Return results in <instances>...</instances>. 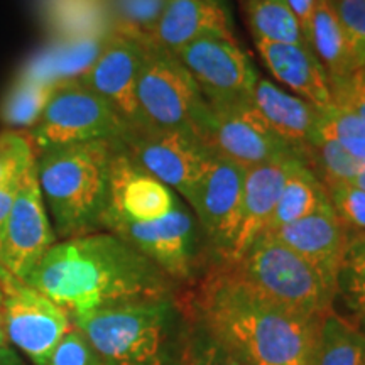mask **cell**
Returning <instances> with one entry per match:
<instances>
[{
    "instance_id": "cell-33",
    "label": "cell",
    "mask_w": 365,
    "mask_h": 365,
    "mask_svg": "<svg viewBox=\"0 0 365 365\" xmlns=\"http://www.w3.org/2000/svg\"><path fill=\"white\" fill-rule=\"evenodd\" d=\"M46 365H103V362L85 333L73 325L54 346Z\"/></svg>"
},
{
    "instance_id": "cell-2",
    "label": "cell",
    "mask_w": 365,
    "mask_h": 365,
    "mask_svg": "<svg viewBox=\"0 0 365 365\" xmlns=\"http://www.w3.org/2000/svg\"><path fill=\"white\" fill-rule=\"evenodd\" d=\"M190 312L245 365H314L318 328L274 303L230 267L215 266L186 298Z\"/></svg>"
},
{
    "instance_id": "cell-28",
    "label": "cell",
    "mask_w": 365,
    "mask_h": 365,
    "mask_svg": "<svg viewBox=\"0 0 365 365\" xmlns=\"http://www.w3.org/2000/svg\"><path fill=\"white\" fill-rule=\"evenodd\" d=\"M112 31L148 41L168 0H105Z\"/></svg>"
},
{
    "instance_id": "cell-29",
    "label": "cell",
    "mask_w": 365,
    "mask_h": 365,
    "mask_svg": "<svg viewBox=\"0 0 365 365\" xmlns=\"http://www.w3.org/2000/svg\"><path fill=\"white\" fill-rule=\"evenodd\" d=\"M36 164V150L27 132H0V186L24 176Z\"/></svg>"
},
{
    "instance_id": "cell-24",
    "label": "cell",
    "mask_w": 365,
    "mask_h": 365,
    "mask_svg": "<svg viewBox=\"0 0 365 365\" xmlns=\"http://www.w3.org/2000/svg\"><path fill=\"white\" fill-rule=\"evenodd\" d=\"M336 301L345 309L341 317L365 335V232L349 230L346 234L345 254L336 277Z\"/></svg>"
},
{
    "instance_id": "cell-11",
    "label": "cell",
    "mask_w": 365,
    "mask_h": 365,
    "mask_svg": "<svg viewBox=\"0 0 365 365\" xmlns=\"http://www.w3.org/2000/svg\"><path fill=\"white\" fill-rule=\"evenodd\" d=\"M210 107L250 103L259 75L235 39L203 38L176 54Z\"/></svg>"
},
{
    "instance_id": "cell-4",
    "label": "cell",
    "mask_w": 365,
    "mask_h": 365,
    "mask_svg": "<svg viewBox=\"0 0 365 365\" xmlns=\"http://www.w3.org/2000/svg\"><path fill=\"white\" fill-rule=\"evenodd\" d=\"M117 143L63 144L36 153V175L58 240L102 230Z\"/></svg>"
},
{
    "instance_id": "cell-25",
    "label": "cell",
    "mask_w": 365,
    "mask_h": 365,
    "mask_svg": "<svg viewBox=\"0 0 365 365\" xmlns=\"http://www.w3.org/2000/svg\"><path fill=\"white\" fill-rule=\"evenodd\" d=\"M314 365H365V335L335 309L319 322Z\"/></svg>"
},
{
    "instance_id": "cell-15",
    "label": "cell",
    "mask_w": 365,
    "mask_h": 365,
    "mask_svg": "<svg viewBox=\"0 0 365 365\" xmlns=\"http://www.w3.org/2000/svg\"><path fill=\"white\" fill-rule=\"evenodd\" d=\"M245 175V168L213 150L193 196L186 203L215 261L225 249L239 213Z\"/></svg>"
},
{
    "instance_id": "cell-23",
    "label": "cell",
    "mask_w": 365,
    "mask_h": 365,
    "mask_svg": "<svg viewBox=\"0 0 365 365\" xmlns=\"http://www.w3.org/2000/svg\"><path fill=\"white\" fill-rule=\"evenodd\" d=\"M325 200H328L325 185L319 181V178L307 163H298L282 186L281 196L266 232H276L277 228L308 217Z\"/></svg>"
},
{
    "instance_id": "cell-13",
    "label": "cell",
    "mask_w": 365,
    "mask_h": 365,
    "mask_svg": "<svg viewBox=\"0 0 365 365\" xmlns=\"http://www.w3.org/2000/svg\"><path fill=\"white\" fill-rule=\"evenodd\" d=\"M56 242L58 237L41 195L34 164L22 181L0 234V271L26 281Z\"/></svg>"
},
{
    "instance_id": "cell-27",
    "label": "cell",
    "mask_w": 365,
    "mask_h": 365,
    "mask_svg": "<svg viewBox=\"0 0 365 365\" xmlns=\"http://www.w3.org/2000/svg\"><path fill=\"white\" fill-rule=\"evenodd\" d=\"M53 86L19 75L0 103V120L12 130L31 129L39 120Z\"/></svg>"
},
{
    "instance_id": "cell-10",
    "label": "cell",
    "mask_w": 365,
    "mask_h": 365,
    "mask_svg": "<svg viewBox=\"0 0 365 365\" xmlns=\"http://www.w3.org/2000/svg\"><path fill=\"white\" fill-rule=\"evenodd\" d=\"M122 148L125 153L175 191L185 203L190 202L213 149L196 134L176 129L130 130Z\"/></svg>"
},
{
    "instance_id": "cell-35",
    "label": "cell",
    "mask_w": 365,
    "mask_h": 365,
    "mask_svg": "<svg viewBox=\"0 0 365 365\" xmlns=\"http://www.w3.org/2000/svg\"><path fill=\"white\" fill-rule=\"evenodd\" d=\"M26 175L21 178H14V180L6 182V185L0 186V234H2V228H4V225H6L7 217H9V213H11V208H12L14 202H16V196H17V193H19V188H21L22 181H24Z\"/></svg>"
},
{
    "instance_id": "cell-20",
    "label": "cell",
    "mask_w": 365,
    "mask_h": 365,
    "mask_svg": "<svg viewBox=\"0 0 365 365\" xmlns=\"http://www.w3.org/2000/svg\"><path fill=\"white\" fill-rule=\"evenodd\" d=\"M203 38L235 39L228 14L217 0H168L148 41L178 54Z\"/></svg>"
},
{
    "instance_id": "cell-16",
    "label": "cell",
    "mask_w": 365,
    "mask_h": 365,
    "mask_svg": "<svg viewBox=\"0 0 365 365\" xmlns=\"http://www.w3.org/2000/svg\"><path fill=\"white\" fill-rule=\"evenodd\" d=\"M299 159L269 163L247 170L239 213L217 266H232L247 252L257 237L267 230L282 186Z\"/></svg>"
},
{
    "instance_id": "cell-6",
    "label": "cell",
    "mask_w": 365,
    "mask_h": 365,
    "mask_svg": "<svg viewBox=\"0 0 365 365\" xmlns=\"http://www.w3.org/2000/svg\"><path fill=\"white\" fill-rule=\"evenodd\" d=\"M135 95L148 129L186 130L203 139L212 107L176 54L145 41Z\"/></svg>"
},
{
    "instance_id": "cell-8",
    "label": "cell",
    "mask_w": 365,
    "mask_h": 365,
    "mask_svg": "<svg viewBox=\"0 0 365 365\" xmlns=\"http://www.w3.org/2000/svg\"><path fill=\"white\" fill-rule=\"evenodd\" d=\"M102 230L112 232L156 264L175 284H191L200 269L202 232L188 205L178 202L168 215L150 222H132L105 215Z\"/></svg>"
},
{
    "instance_id": "cell-31",
    "label": "cell",
    "mask_w": 365,
    "mask_h": 365,
    "mask_svg": "<svg viewBox=\"0 0 365 365\" xmlns=\"http://www.w3.org/2000/svg\"><path fill=\"white\" fill-rule=\"evenodd\" d=\"M190 314L191 330L185 365H245L234 352H230L222 341H218L215 336H213L212 333L193 317V313L190 312Z\"/></svg>"
},
{
    "instance_id": "cell-21",
    "label": "cell",
    "mask_w": 365,
    "mask_h": 365,
    "mask_svg": "<svg viewBox=\"0 0 365 365\" xmlns=\"http://www.w3.org/2000/svg\"><path fill=\"white\" fill-rule=\"evenodd\" d=\"M271 75L294 95L317 107L333 103L331 86L325 68L307 43H255Z\"/></svg>"
},
{
    "instance_id": "cell-3",
    "label": "cell",
    "mask_w": 365,
    "mask_h": 365,
    "mask_svg": "<svg viewBox=\"0 0 365 365\" xmlns=\"http://www.w3.org/2000/svg\"><path fill=\"white\" fill-rule=\"evenodd\" d=\"M103 365H185L191 314L180 294L73 314Z\"/></svg>"
},
{
    "instance_id": "cell-1",
    "label": "cell",
    "mask_w": 365,
    "mask_h": 365,
    "mask_svg": "<svg viewBox=\"0 0 365 365\" xmlns=\"http://www.w3.org/2000/svg\"><path fill=\"white\" fill-rule=\"evenodd\" d=\"M24 282L71 317L125 301L180 294L156 264L107 230L58 240Z\"/></svg>"
},
{
    "instance_id": "cell-19",
    "label": "cell",
    "mask_w": 365,
    "mask_h": 365,
    "mask_svg": "<svg viewBox=\"0 0 365 365\" xmlns=\"http://www.w3.org/2000/svg\"><path fill=\"white\" fill-rule=\"evenodd\" d=\"M250 103L264 122L308 164L317 139L319 107L261 76L254 86Z\"/></svg>"
},
{
    "instance_id": "cell-34",
    "label": "cell",
    "mask_w": 365,
    "mask_h": 365,
    "mask_svg": "<svg viewBox=\"0 0 365 365\" xmlns=\"http://www.w3.org/2000/svg\"><path fill=\"white\" fill-rule=\"evenodd\" d=\"M333 103L349 108L365 120V70L357 71L349 80L331 86Z\"/></svg>"
},
{
    "instance_id": "cell-30",
    "label": "cell",
    "mask_w": 365,
    "mask_h": 365,
    "mask_svg": "<svg viewBox=\"0 0 365 365\" xmlns=\"http://www.w3.org/2000/svg\"><path fill=\"white\" fill-rule=\"evenodd\" d=\"M355 71L365 70V0H330Z\"/></svg>"
},
{
    "instance_id": "cell-37",
    "label": "cell",
    "mask_w": 365,
    "mask_h": 365,
    "mask_svg": "<svg viewBox=\"0 0 365 365\" xmlns=\"http://www.w3.org/2000/svg\"><path fill=\"white\" fill-rule=\"evenodd\" d=\"M0 365H27L21 354L11 345L0 346Z\"/></svg>"
},
{
    "instance_id": "cell-12",
    "label": "cell",
    "mask_w": 365,
    "mask_h": 365,
    "mask_svg": "<svg viewBox=\"0 0 365 365\" xmlns=\"http://www.w3.org/2000/svg\"><path fill=\"white\" fill-rule=\"evenodd\" d=\"M203 140L220 156L245 170L286 159L304 161L264 122L252 103L210 108Z\"/></svg>"
},
{
    "instance_id": "cell-32",
    "label": "cell",
    "mask_w": 365,
    "mask_h": 365,
    "mask_svg": "<svg viewBox=\"0 0 365 365\" xmlns=\"http://www.w3.org/2000/svg\"><path fill=\"white\" fill-rule=\"evenodd\" d=\"M333 210L346 230L365 232V191L352 182L325 185Z\"/></svg>"
},
{
    "instance_id": "cell-38",
    "label": "cell",
    "mask_w": 365,
    "mask_h": 365,
    "mask_svg": "<svg viewBox=\"0 0 365 365\" xmlns=\"http://www.w3.org/2000/svg\"><path fill=\"white\" fill-rule=\"evenodd\" d=\"M350 182H352V185L357 186V188H360V190H364V191H365V166L362 168V170H360V171L357 173V175H355V178H354V180L350 181Z\"/></svg>"
},
{
    "instance_id": "cell-14",
    "label": "cell",
    "mask_w": 365,
    "mask_h": 365,
    "mask_svg": "<svg viewBox=\"0 0 365 365\" xmlns=\"http://www.w3.org/2000/svg\"><path fill=\"white\" fill-rule=\"evenodd\" d=\"M144 48V39L112 31L100 43L90 65L76 76L110 105L132 130L148 129L135 95Z\"/></svg>"
},
{
    "instance_id": "cell-5",
    "label": "cell",
    "mask_w": 365,
    "mask_h": 365,
    "mask_svg": "<svg viewBox=\"0 0 365 365\" xmlns=\"http://www.w3.org/2000/svg\"><path fill=\"white\" fill-rule=\"evenodd\" d=\"M230 267L274 303L312 319H322L335 307V296L319 274L272 234L254 240Z\"/></svg>"
},
{
    "instance_id": "cell-36",
    "label": "cell",
    "mask_w": 365,
    "mask_h": 365,
    "mask_svg": "<svg viewBox=\"0 0 365 365\" xmlns=\"http://www.w3.org/2000/svg\"><path fill=\"white\" fill-rule=\"evenodd\" d=\"M284 2L289 6L291 11L294 12V16L298 17L299 24L303 27L304 38H307L309 22H312L314 7H317L318 0H284Z\"/></svg>"
},
{
    "instance_id": "cell-18",
    "label": "cell",
    "mask_w": 365,
    "mask_h": 365,
    "mask_svg": "<svg viewBox=\"0 0 365 365\" xmlns=\"http://www.w3.org/2000/svg\"><path fill=\"white\" fill-rule=\"evenodd\" d=\"M266 234H272L301 255L335 296L349 230L333 210L330 200H325L308 217Z\"/></svg>"
},
{
    "instance_id": "cell-26",
    "label": "cell",
    "mask_w": 365,
    "mask_h": 365,
    "mask_svg": "<svg viewBox=\"0 0 365 365\" xmlns=\"http://www.w3.org/2000/svg\"><path fill=\"white\" fill-rule=\"evenodd\" d=\"M247 16L255 43H307L298 17L284 0H252L247 4Z\"/></svg>"
},
{
    "instance_id": "cell-40",
    "label": "cell",
    "mask_w": 365,
    "mask_h": 365,
    "mask_svg": "<svg viewBox=\"0 0 365 365\" xmlns=\"http://www.w3.org/2000/svg\"><path fill=\"white\" fill-rule=\"evenodd\" d=\"M0 304H2V289H0Z\"/></svg>"
},
{
    "instance_id": "cell-7",
    "label": "cell",
    "mask_w": 365,
    "mask_h": 365,
    "mask_svg": "<svg viewBox=\"0 0 365 365\" xmlns=\"http://www.w3.org/2000/svg\"><path fill=\"white\" fill-rule=\"evenodd\" d=\"M132 129L105 100L80 78L53 86L39 120L27 135L36 153L63 144L107 140L122 144Z\"/></svg>"
},
{
    "instance_id": "cell-39",
    "label": "cell",
    "mask_w": 365,
    "mask_h": 365,
    "mask_svg": "<svg viewBox=\"0 0 365 365\" xmlns=\"http://www.w3.org/2000/svg\"><path fill=\"white\" fill-rule=\"evenodd\" d=\"M6 345H11V344H9L6 327H4V317H2V312H0V346H6Z\"/></svg>"
},
{
    "instance_id": "cell-17",
    "label": "cell",
    "mask_w": 365,
    "mask_h": 365,
    "mask_svg": "<svg viewBox=\"0 0 365 365\" xmlns=\"http://www.w3.org/2000/svg\"><path fill=\"white\" fill-rule=\"evenodd\" d=\"M180 200L170 186L140 168L125 153L122 144L117 145L112 159L108 208L105 215L127 218L132 222L158 220L168 215Z\"/></svg>"
},
{
    "instance_id": "cell-41",
    "label": "cell",
    "mask_w": 365,
    "mask_h": 365,
    "mask_svg": "<svg viewBox=\"0 0 365 365\" xmlns=\"http://www.w3.org/2000/svg\"><path fill=\"white\" fill-rule=\"evenodd\" d=\"M245 2H247V4H249V2H252V0H245Z\"/></svg>"
},
{
    "instance_id": "cell-22",
    "label": "cell",
    "mask_w": 365,
    "mask_h": 365,
    "mask_svg": "<svg viewBox=\"0 0 365 365\" xmlns=\"http://www.w3.org/2000/svg\"><path fill=\"white\" fill-rule=\"evenodd\" d=\"M307 43L325 68L330 86L339 85L357 73L352 66L349 46L330 0L317 2L308 27Z\"/></svg>"
},
{
    "instance_id": "cell-9",
    "label": "cell",
    "mask_w": 365,
    "mask_h": 365,
    "mask_svg": "<svg viewBox=\"0 0 365 365\" xmlns=\"http://www.w3.org/2000/svg\"><path fill=\"white\" fill-rule=\"evenodd\" d=\"M0 312L9 344L33 362L46 365L59 340L71 330V314L24 281L0 271Z\"/></svg>"
}]
</instances>
